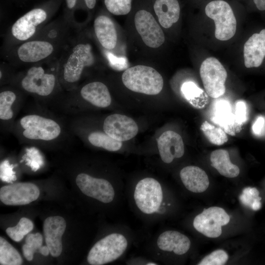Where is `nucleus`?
Wrapping results in <instances>:
<instances>
[{
  "label": "nucleus",
  "instance_id": "nucleus-1",
  "mask_svg": "<svg viewBox=\"0 0 265 265\" xmlns=\"http://www.w3.org/2000/svg\"><path fill=\"white\" fill-rule=\"evenodd\" d=\"M11 133L21 144L47 149L67 145L74 136L63 119L35 101L33 107L17 118Z\"/></svg>",
  "mask_w": 265,
  "mask_h": 265
},
{
  "label": "nucleus",
  "instance_id": "nucleus-2",
  "mask_svg": "<svg viewBox=\"0 0 265 265\" xmlns=\"http://www.w3.org/2000/svg\"><path fill=\"white\" fill-rule=\"evenodd\" d=\"M58 58L16 72L9 84L31 96L35 102L52 106L65 91L59 80Z\"/></svg>",
  "mask_w": 265,
  "mask_h": 265
},
{
  "label": "nucleus",
  "instance_id": "nucleus-3",
  "mask_svg": "<svg viewBox=\"0 0 265 265\" xmlns=\"http://www.w3.org/2000/svg\"><path fill=\"white\" fill-rule=\"evenodd\" d=\"M76 34L66 45L58 58V78L65 91L75 89L87 69L95 62L92 47Z\"/></svg>",
  "mask_w": 265,
  "mask_h": 265
},
{
  "label": "nucleus",
  "instance_id": "nucleus-4",
  "mask_svg": "<svg viewBox=\"0 0 265 265\" xmlns=\"http://www.w3.org/2000/svg\"><path fill=\"white\" fill-rule=\"evenodd\" d=\"M112 99L107 86L100 81L80 84L75 89L64 91L52 106L72 116L80 115L86 106L108 107Z\"/></svg>",
  "mask_w": 265,
  "mask_h": 265
},
{
  "label": "nucleus",
  "instance_id": "nucleus-5",
  "mask_svg": "<svg viewBox=\"0 0 265 265\" xmlns=\"http://www.w3.org/2000/svg\"><path fill=\"white\" fill-rule=\"evenodd\" d=\"M68 41H58L41 37L21 43L3 50L7 62L13 67L29 66L59 58Z\"/></svg>",
  "mask_w": 265,
  "mask_h": 265
},
{
  "label": "nucleus",
  "instance_id": "nucleus-6",
  "mask_svg": "<svg viewBox=\"0 0 265 265\" xmlns=\"http://www.w3.org/2000/svg\"><path fill=\"white\" fill-rule=\"evenodd\" d=\"M59 3L60 0H51L31 9L18 18L6 33L3 50L33 38L47 25Z\"/></svg>",
  "mask_w": 265,
  "mask_h": 265
},
{
  "label": "nucleus",
  "instance_id": "nucleus-7",
  "mask_svg": "<svg viewBox=\"0 0 265 265\" xmlns=\"http://www.w3.org/2000/svg\"><path fill=\"white\" fill-rule=\"evenodd\" d=\"M122 80L129 90L150 95L159 94L163 86L161 75L154 68L142 65L126 70L122 74Z\"/></svg>",
  "mask_w": 265,
  "mask_h": 265
},
{
  "label": "nucleus",
  "instance_id": "nucleus-8",
  "mask_svg": "<svg viewBox=\"0 0 265 265\" xmlns=\"http://www.w3.org/2000/svg\"><path fill=\"white\" fill-rule=\"evenodd\" d=\"M27 95L16 87L8 84L0 89V129L4 134L12 132L17 116L24 106Z\"/></svg>",
  "mask_w": 265,
  "mask_h": 265
},
{
  "label": "nucleus",
  "instance_id": "nucleus-9",
  "mask_svg": "<svg viewBox=\"0 0 265 265\" xmlns=\"http://www.w3.org/2000/svg\"><path fill=\"white\" fill-rule=\"evenodd\" d=\"M128 241L124 236L118 233L109 234L98 241L91 248L87 261L91 265H102L119 258L125 252Z\"/></svg>",
  "mask_w": 265,
  "mask_h": 265
},
{
  "label": "nucleus",
  "instance_id": "nucleus-10",
  "mask_svg": "<svg viewBox=\"0 0 265 265\" xmlns=\"http://www.w3.org/2000/svg\"><path fill=\"white\" fill-rule=\"evenodd\" d=\"M205 13L215 24L214 35L220 41H227L236 33L237 21L230 5L225 1L216 0L209 2Z\"/></svg>",
  "mask_w": 265,
  "mask_h": 265
},
{
  "label": "nucleus",
  "instance_id": "nucleus-11",
  "mask_svg": "<svg viewBox=\"0 0 265 265\" xmlns=\"http://www.w3.org/2000/svg\"><path fill=\"white\" fill-rule=\"evenodd\" d=\"M200 75L209 96L217 98L225 93L227 73L218 59L210 57L204 60L200 68Z\"/></svg>",
  "mask_w": 265,
  "mask_h": 265
},
{
  "label": "nucleus",
  "instance_id": "nucleus-12",
  "mask_svg": "<svg viewBox=\"0 0 265 265\" xmlns=\"http://www.w3.org/2000/svg\"><path fill=\"white\" fill-rule=\"evenodd\" d=\"M134 199L138 208L143 213L152 214L159 208L163 192L159 183L152 178L139 181L134 191Z\"/></svg>",
  "mask_w": 265,
  "mask_h": 265
},
{
  "label": "nucleus",
  "instance_id": "nucleus-13",
  "mask_svg": "<svg viewBox=\"0 0 265 265\" xmlns=\"http://www.w3.org/2000/svg\"><path fill=\"white\" fill-rule=\"evenodd\" d=\"M230 217L225 210L218 207L205 209L195 216L193 222L194 228L204 236L216 238L222 234V226L227 225Z\"/></svg>",
  "mask_w": 265,
  "mask_h": 265
},
{
  "label": "nucleus",
  "instance_id": "nucleus-14",
  "mask_svg": "<svg viewBox=\"0 0 265 265\" xmlns=\"http://www.w3.org/2000/svg\"><path fill=\"white\" fill-rule=\"evenodd\" d=\"M134 22L137 31L146 46L157 48L164 43L163 32L150 12L144 9L137 11Z\"/></svg>",
  "mask_w": 265,
  "mask_h": 265
},
{
  "label": "nucleus",
  "instance_id": "nucleus-15",
  "mask_svg": "<svg viewBox=\"0 0 265 265\" xmlns=\"http://www.w3.org/2000/svg\"><path fill=\"white\" fill-rule=\"evenodd\" d=\"M76 183L81 191L87 196L104 203H109L114 199V188L110 183L106 179L95 178L81 172L77 175Z\"/></svg>",
  "mask_w": 265,
  "mask_h": 265
},
{
  "label": "nucleus",
  "instance_id": "nucleus-16",
  "mask_svg": "<svg viewBox=\"0 0 265 265\" xmlns=\"http://www.w3.org/2000/svg\"><path fill=\"white\" fill-rule=\"evenodd\" d=\"M40 190L34 184L22 182L12 184L0 189V201L6 205H24L36 200Z\"/></svg>",
  "mask_w": 265,
  "mask_h": 265
},
{
  "label": "nucleus",
  "instance_id": "nucleus-17",
  "mask_svg": "<svg viewBox=\"0 0 265 265\" xmlns=\"http://www.w3.org/2000/svg\"><path fill=\"white\" fill-rule=\"evenodd\" d=\"M103 130L114 139L124 141L133 138L138 132V128L132 118L115 113L106 117Z\"/></svg>",
  "mask_w": 265,
  "mask_h": 265
},
{
  "label": "nucleus",
  "instance_id": "nucleus-18",
  "mask_svg": "<svg viewBox=\"0 0 265 265\" xmlns=\"http://www.w3.org/2000/svg\"><path fill=\"white\" fill-rule=\"evenodd\" d=\"M66 226L65 220L60 216H50L44 220L43 231L45 242L53 257H57L61 254V238Z\"/></svg>",
  "mask_w": 265,
  "mask_h": 265
},
{
  "label": "nucleus",
  "instance_id": "nucleus-19",
  "mask_svg": "<svg viewBox=\"0 0 265 265\" xmlns=\"http://www.w3.org/2000/svg\"><path fill=\"white\" fill-rule=\"evenodd\" d=\"M161 160L171 163L175 158L182 157L185 152L184 144L181 136L172 131L163 132L157 140Z\"/></svg>",
  "mask_w": 265,
  "mask_h": 265
},
{
  "label": "nucleus",
  "instance_id": "nucleus-20",
  "mask_svg": "<svg viewBox=\"0 0 265 265\" xmlns=\"http://www.w3.org/2000/svg\"><path fill=\"white\" fill-rule=\"evenodd\" d=\"M244 65L246 68L258 67L265 57V29L253 34L243 47Z\"/></svg>",
  "mask_w": 265,
  "mask_h": 265
},
{
  "label": "nucleus",
  "instance_id": "nucleus-21",
  "mask_svg": "<svg viewBox=\"0 0 265 265\" xmlns=\"http://www.w3.org/2000/svg\"><path fill=\"white\" fill-rule=\"evenodd\" d=\"M95 35L101 45L105 49L115 48L117 42V34L113 21L105 15L98 16L94 21Z\"/></svg>",
  "mask_w": 265,
  "mask_h": 265
},
{
  "label": "nucleus",
  "instance_id": "nucleus-22",
  "mask_svg": "<svg viewBox=\"0 0 265 265\" xmlns=\"http://www.w3.org/2000/svg\"><path fill=\"white\" fill-rule=\"evenodd\" d=\"M157 243L159 249L173 251L180 255L186 253L191 245L188 237L176 231H166L162 233L158 237Z\"/></svg>",
  "mask_w": 265,
  "mask_h": 265
},
{
  "label": "nucleus",
  "instance_id": "nucleus-23",
  "mask_svg": "<svg viewBox=\"0 0 265 265\" xmlns=\"http://www.w3.org/2000/svg\"><path fill=\"white\" fill-rule=\"evenodd\" d=\"M180 176L186 188L192 192L201 193L209 187L210 182L207 174L198 166L185 167L181 170Z\"/></svg>",
  "mask_w": 265,
  "mask_h": 265
},
{
  "label": "nucleus",
  "instance_id": "nucleus-24",
  "mask_svg": "<svg viewBox=\"0 0 265 265\" xmlns=\"http://www.w3.org/2000/svg\"><path fill=\"white\" fill-rule=\"evenodd\" d=\"M215 109L212 120L220 126L226 133L235 135L236 133L240 132L242 124L236 120L235 115L232 113V108L228 102L225 100L218 102Z\"/></svg>",
  "mask_w": 265,
  "mask_h": 265
},
{
  "label": "nucleus",
  "instance_id": "nucleus-25",
  "mask_svg": "<svg viewBox=\"0 0 265 265\" xmlns=\"http://www.w3.org/2000/svg\"><path fill=\"white\" fill-rule=\"evenodd\" d=\"M153 8L159 24L165 28L170 27L179 19L180 7L177 0H156Z\"/></svg>",
  "mask_w": 265,
  "mask_h": 265
},
{
  "label": "nucleus",
  "instance_id": "nucleus-26",
  "mask_svg": "<svg viewBox=\"0 0 265 265\" xmlns=\"http://www.w3.org/2000/svg\"><path fill=\"white\" fill-rule=\"evenodd\" d=\"M210 161L211 165L224 177L235 178L239 174L238 167L231 162L229 153L226 150L218 149L212 151Z\"/></svg>",
  "mask_w": 265,
  "mask_h": 265
},
{
  "label": "nucleus",
  "instance_id": "nucleus-27",
  "mask_svg": "<svg viewBox=\"0 0 265 265\" xmlns=\"http://www.w3.org/2000/svg\"><path fill=\"white\" fill-rule=\"evenodd\" d=\"M23 261L18 251L4 238L0 237V264L21 265Z\"/></svg>",
  "mask_w": 265,
  "mask_h": 265
},
{
  "label": "nucleus",
  "instance_id": "nucleus-28",
  "mask_svg": "<svg viewBox=\"0 0 265 265\" xmlns=\"http://www.w3.org/2000/svg\"><path fill=\"white\" fill-rule=\"evenodd\" d=\"M201 130L208 140L213 144L221 145L228 141V137L224 131L204 121L201 126Z\"/></svg>",
  "mask_w": 265,
  "mask_h": 265
},
{
  "label": "nucleus",
  "instance_id": "nucleus-29",
  "mask_svg": "<svg viewBox=\"0 0 265 265\" xmlns=\"http://www.w3.org/2000/svg\"><path fill=\"white\" fill-rule=\"evenodd\" d=\"M33 228L32 222L27 218L22 217L16 226L7 228L6 233L12 240L19 242L25 236L31 231Z\"/></svg>",
  "mask_w": 265,
  "mask_h": 265
},
{
  "label": "nucleus",
  "instance_id": "nucleus-30",
  "mask_svg": "<svg viewBox=\"0 0 265 265\" xmlns=\"http://www.w3.org/2000/svg\"><path fill=\"white\" fill-rule=\"evenodd\" d=\"M42 242L43 237L39 233L29 234L26 236L22 250L27 261H30L33 259L34 253L42 246Z\"/></svg>",
  "mask_w": 265,
  "mask_h": 265
},
{
  "label": "nucleus",
  "instance_id": "nucleus-31",
  "mask_svg": "<svg viewBox=\"0 0 265 265\" xmlns=\"http://www.w3.org/2000/svg\"><path fill=\"white\" fill-rule=\"evenodd\" d=\"M132 0H104L106 9L111 14L120 16L127 15L132 9Z\"/></svg>",
  "mask_w": 265,
  "mask_h": 265
},
{
  "label": "nucleus",
  "instance_id": "nucleus-32",
  "mask_svg": "<svg viewBox=\"0 0 265 265\" xmlns=\"http://www.w3.org/2000/svg\"><path fill=\"white\" fill-rule=\"evenodd\" d=\"M228 260V255L223 250H216L204 257L199 265H223Z\"/></svg>",
  "mask_w": 265,
  "mask_h": 265
},
{
  "label": "nucleus",
  "instance_id": "nucleus-33",
  "mask_svg": "<svg viewBox=\"0 0 265 265\" xmlns=\"http://www.w3.org/2000/svg\"><path fill=\"white\" fill-rule=\"evenodd\" d=\"M181 91L185 98L189 101L198 97L203 92V91L192 81L184 83L181 87Z\"/></svg>",
  "mask_w": 265,
  "mask_h": 265
},
{
  "label": "nucleus",
  "instance_id": "nucleus-34",
  "mask_svg": "<svg viewBox=\"0 0 265 265\" xmlns=\"http://www.w3.org/2000/svg\"><path fill=\"white\" fill-rule=\"evenodd\" d=\"M259 191L255 187H246L242 191V194L239 196L241 202L245 206L251 208L254 201L256 200H261V197L259 196Z\"/></svg>",
  "mask_w": 265,
  "mask_h": 265
},
{
  "label": "nucleus",
  "instance_id": "nucleus-35",
  "mask_svg": "<svg viewBox=\"0 0 265 265\" xmlns=\"http://www.w3.org/2000/svg\"><path fill=\"white\" fill-rule=\"evenodd\" d=\"M14 68V67L12 66L8 62H2L1 63L0 68V86L8 85L10 83L16 72L15 71Z\"/></svg>",
  "mask_w": 265,
  "mask_h": 265
},
{
  "label": "nucleus",
  "instance_id": "nucleus-36",
  "mask_svg": "<svg viewBox=\"0 0 265 265\" xmlns=\"http://www.w3.org/2000/svg\"><path fill=\"white\" fill-rule=\"evenodd\" d=\"M14 166L10 165L7 160L2 162L0 166V178L5 182L12 183L16 180L15 173L13 171Z\"/></svg>",
  "mask_w": 265,
  "mask_h": 265
},
{
  "label": "nucleus",
  "instance_id": "nucleus-37",
  "mask_svg": "<svg viewBox=\"0 0 265 265\" xmlns=\"http://www.w3.org/2000/svg\"><path fill=\"white\" fill-rule=\"evenodd\" d=\"M26 156H27L26 159V164L30 166L33 171H37L43 164L42 157L37 152H29Z\"/></svg>",
  "mask_w": 265,
  "mask_h": 265
},
{
  "label": "nucleus",
  "instance_id": "nucleus-38",
  "mask_svg": "<svg viewBox=\"0 0 265 265\" xmlns=\"http://www.w3.org/2000/svg\"><path fill=\"white\" fill-rule=\"evenodd\" d=\"M235 118L236 120L242 124L246 120V106L242 101L238 102L236 105Z\"/></svg>",
  "mask_w": 265,
  "mask_h": 265
},
{
  "label": "nucleus",
  "instance_id": "nucleus-39",
  "mask_svg": "<svg viewBox=\"0 0 265 265\" xmlns=\"http://www.w3.org/2000/svg\"><path fill=\"white\" fill-rule=\"evenodd\" d=\"M265 120L262 116L257 118L255 123L252 126V130L254 133L256 134H260L264 126Z\"/></svg>",
  "mask_w": 265,
  "mask_h": 265
},
{
  "label": "nucleus",
  "instance_id": "nucleus-40",
  "mask_svg": "<svg viewBox=\"0 0 265 265\" xmlns=\"http://www.w3.org/2000/svg\"><path fill=\"white\" fill-rule=\"evenodd\" d=\"M257 8L260 10H265V0H253Z\"/></svg>",
  "mask_w": 265,
  "mask_h": 265
},
{
  "label": "nucleus",
  "instance_id": "nucleus-41",
  "mask_svg": "<svg viewBox=\"0 0 265 265\" xmlns=\"http://www.w3.org/2000/svg\"><path fill=\"white\" fill-rule=\"evenodd\" d=\"M85 6L89 9H93L96 4L97 0H83Z\"/></svg>",
  "mask_w": 265,
  "mask_h": 265
},
{
  "label": "nucleus",
  "instance_id": "nucleus-42",
  "mask_svg": "<svg viewBox=\"0 0 265 265\" xmlns=\"http://www.w3.org/2000/svg\"><path fill=\"white\" fill-rule=\"evenodd\" d=\"M260 199L256 200L252 204L251 209L254 211L259 210L261 207V203Z\"/></svg>",
  "mask_w": 265,
  "mask_h": 265
},
{
  "label": "nucleus",
  "instance_id": "nucleus-43",
  "mask_svg": "<svg viewBox=\"0 0 265 265\" xmlns=\"http://www.w3.org/2000/svg\"><path fill=\"white\" fill-rule=\"evenodd\" d=\"M39 252L44 256H48L50 253L48 247L46 246H41L39 249Z\"/></svg>",
  "mask_w": 265,
  "mask_h": 265
},
{
  "label": "nucleus",
  "instance_id": "nucleus-44",
  "mask_svg": "<svg viewBox=\"0 0 265 265\" xmlns=\"http://www.w3.org/2000/svg\"><path fill=\"white\" fill-rule=\"evenodd\" d=\"M146 265H157L158 264H157L155 263L150 262V263H148L147 264H146Z\"/></svg>",
  "mask_w": 265,
  "mask_h": 265
}]
</instances>
